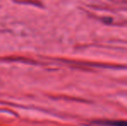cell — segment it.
<instances>
[{"label":"cell","mask_w":127,"mask_h":126,"mask_svg":"<svg viewBox=\"0 0 127 126\" xmlns=\"http://www.w3.org/2000/svg\"><path fill=\"white\" fill-rule=\"evenodd\" d=\"M102 125L108 126H127V121L124 120H114V121H104L102 122Z\"/></svg>","instance_id":"cell-1"}]
</instances>
